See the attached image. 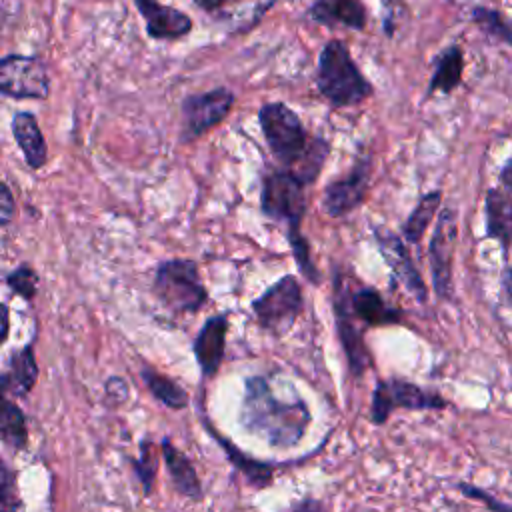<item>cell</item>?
I'll return each instance as SVG.
<instances>
[{"instance_id": "cell-1", "label": "cell", "mask_w": 512, "mask_h": 512, "mask_svg": "<svg viewBox=\"0 0 512 512\" xmlns=\"http://www.w3.org/2000/svg\"><path fill=\"white\" fill-rule=\"evenodd\" d=\"M308 420V410L298 398L292 402L278 400L268 380L260 376L246 380L242 422L250 432L274 446H292L302 438Z\"/></svg>"}, {"instance_id": "cell-2", "label": "cell", "mask_w": 512, "mask_h": 512, "mask_svg": "<svg viewBox=\"0 0 512 512\" xmlns=\"http://www.w3.org/2000/svg\"><path fill=\"white\" fill-rule=\"evenodd\" d=\"M318 88L334 106H354L372 94V86L356 68L348 48L340 40L328 42L318 58Z\"/></svg>"}, {"instance_id": "cell-3", "label": "cell", "mask_w": 512, "mask_h": 512, "mask_svg": "<svg viewBox=\"0 0 512 512\" xmlns=\"http://www.w3.org/2000/svg\"><path fill=\"white\" fill-rule=\"evenodd\" d=\"M258 118L272 154L282 164L292 166L308 146L300 118L282 102L264 104Z\"/></svg>"}, {"instance_id": "cell-4", "label": "cell", "mask_w": 512, "mask_h": 512, "mask_svg": "<svg viewBox=\"0 0 512 512\" xmlns=\"http://www.w3.org/2000/svg\"><path fill=\"white\" fill-rule=\"evenodd\" d=\"M156 292L176 312H196L206 302V290L190 260L164 262L156 272Z\"/></svg>"}, {"instance_id": "cell-5", "label": "cell", "mask_w": 512, "mask_h": 512, "mask_svg": "<svg viewBox=\"0 0 512 512\" xmlns=\"http://www.w3.org/2000/svg\"><path fill=\"white\" fill-rule=\"evenodd\" d=\"M252 308L262 328L276 336L286 334L302 308V290L298 280L294 276H284L258 296Z\"/></svg>"}, {"instance_id": "cell-6", "label": "cell", "mask_w": 512, "mask_h": 512, "mask_svg": "<svg viewBox=\"0 0 512 512\" xmlns=\"http://www.w3.org/2000/svg\"><path fill=\"white\" fill-rule=\"evenodd\" d=\"M306 208L304 184L288 170L272 172L262 184V210L274 220L288 222L290 230H298Z\"/></svg>"}, {"instance_id": "cell-7", "label": "cell", "mask_w": 512, "mask_h": 512, "mask_svg": "<svg viewBox=\"0 0 512 512\" xmlns=\"http://www.w3.org/2000/svg\"><path fill=\"white\" fill-rule=\"evenodd\" d=\"M446 402L442 396L422 390L420 386L404 380H384L376 386L372 398V422L382 424L392 410L408 408V410H430L444 408Z\"/></svg>"}, {"instance_id": "cell-8", "label": "cell", "mask_w": 512, "mask_h": 512, "mask_svg": "<svg viewBox=\"0 0 512 512\" xmlns=\"http://www.w3.org/2000/svg\"><path fill=\"white\" fill-rule=\"evenodd\" d=\"M48 86V74L40 60L28 56L0 60V92L14 98H44Z\"/></svg>"}, {"instance_id": "cell-9", "label": "cell", "mask_w": 512, "mask_h": 512, "mask_svg": "<svg viewBox=\"0 0 512 512\" xmlns=\"http://www.w3.org/2000/svg\"><path fill=\"white\" fill-rule=\"evenodd\" d=\"M234 94L226 88H216L204 94L186 98L182 106V124L186 138H198L212 126H216L230 112Z\"/></svg>"}, {"instance_id": "cell-10", "label": "cell", "mask_w": 512, "mask_h": 512, "mask_svg": "<svg viewBox=\"0 0 512 512\" xmlns=\"http://www.w3.org/2000/svg\"><path fill=\"white\" fill-rule=\"evenodd\" d=\"M456 242V216L452 210L440 214L436 232L430 242V268L434 288L442 298L452 294V256Z\"/></svg>"}, {"instance_id": "cell-11", "label": "cell", "mask_w": 512, "mask_h": 512, "mask_svg": "<svg viewBox=\"0 0 512 512\" xmlns=\"http://www.w3.org/2000/svg\"><path fill=\"white\" fill-rule=\"evenodd\" d=\"M368 178H370V164L360 162L344 180H336L330 184L324 192V210L330 216H344L352 212L368 190Z\"/></svg>"}, {"instance_id": "cell-12", "label": "cell", "mask_w": 512, "mask_h": 512, "mask_svg": "<svg viewBox=\"0 0 512 512\" xmlns=\"http://www.w3.org/2000/svg\"><path fill=\"white\" fill-rule=\"evenodd\" d=\"M376 240H378V246H380V252H382L384 260L388 262L392 272L398 276V280L408 288V292L414 294V298L426 300L424 282H422L416 266L412 264V260H410L404 244L400 242V238H396L394 234H388L384 230H378Z\"/></svg>"}, {"instance_id": "cell-13", "label": "cell", "mask_w": 512, "mask_h": 512, "mask_svg": "<svg viewBox=\"0 0 512 512\" xmlns=\"http://www.w3.org/2000/svg\"><path fill=\"white\" fill-rule=\"evenodd\" d=\"M346 306L352 318L360 320L366 326H384L400 320V312L388 306L386 300L380 296V292H376L374 288H358L346 298Z\"/></svg>"}, {"instance_id": "cell-14", "label": "cell", "mask_w": 512, "mask_h": 512, "mask_svg": "<svg viewBox=\"0 0 512 512\" xmlns=\"http://www.w3.org/2000/svg\"><path fill=\"white\" fill-rule=\"evenodd\" d=\"M228 320L226 316H212L200 330L194 352L196 360L204 372V376H212L218 372L222 356H224V342H226Z\"/></svg>"}, {"instance_id": "cell-15", "label": "cell", "mask_w": 512, "mask_h": 512, "mask_svg": "<svg viewBox=\"0 0 512 512\" xmlns=\"http://www.w3.org/2000/svg\"><path fill=\"white\" fill-rule=\"evenodd\" d=\"M136 4L148 22V34L154 38H180L192 28L186 14L162 6L158 0H136Z\"/></svg>"}, {"instance_id": "cell-16", "label": "cell", "mask_w": 512, "mask_h": 512, "mask_svg": "<svg viewBox=\"0 0 512 512\" xmlns=\"http://www.w3.org/2000/svg\"><path fill=\"white\" fill-rule=\"evenodd\" d=\"M308 14L328 26H346L362 30L366 24V10L360 0H316Z\"/></svg>"}, {"instance_id": "cell-17", "label": "cell", "mask_w": 512, "mask_h": 512, "mask_svg": "<svg viewBox=\"0 0 512 512\" xmlns=\"http://www.w3.org/2000/svg\"><path fill=\"white\" fill-rule=\"evenodd\" d=\"M336 318H338V330H340V338H342V346L346 350L348 356V364L352 368V372L360 374L364 372L366 364H368V352L366 346L362 342V334L346 306V296L342 290L336 292Z\"/></svg>"}, {"instance_id": "cell-18", "label": "cell", "mask_w": 512, "mask_h": 512, "mask_svg": "<svg viewBox=\"0 0 512 512\" xmlns=\"http://www.w3.org/2000/svg\"><path fill=\"white\" fill-rule=\"evenodd\" d=\"M12 132L20 144L30 168H40L46 162V144L32 114L20 112L12 120Z\"/></svg>"}, {"instance_id": "cell-19", "label": "cell", "mask_w": 512, "mask_h": 512, "mask_svg": "<svg viewBox=\"0 0 512 512\" xmlns=\"http://www.w3.org/2000/svg\"><path fill=\"white\" fill-rule=\"evenodd\" d=\"M162 454H164V460H166V468L174 480V486L180 494L188 496V498H194L198 500L202 496V488H200V482H198V476H196V470L194 466L190 464V460L170 444V440H164L162 442Z\"/></svg>"}, {"instance_id": "cell-20", "label": "cell", "mask_w": 512, "mask_h": 512, "mask_svg": "<svg viewBox=\"0 0 512 512\" xmlns=\"http://www.w3.org/2000/svg\"><path fill=\"white\" fill-rule=\"evenodd\" d=\"M462 68H464L462 50L458 46H450L448 50H444L436 62L434 76L430 80V92H442V94L452 92L460 84Z\"/></svg>"}, {"instance_id": "cell-21", "label": "cell", "mask_w": 512, "mask_h": 512, "mask_svg": "<svg viewBox=\"0 0 512 512\" xmlns=\"http://www.w3.org/2000/svg\"><path fill=\"white\" fill-rule=\"evenodd\" d=\"M486 210H488V234L502 240L512 242V202L492 188L486 196Z\"/></svg>"}, {"instance_id": "cell-22", "label": "cell", "mask_w": 512, "mask_h": 512, "mask_svg": "<svg viewBox=\"0 0 512 512\" xmlns=\"http://www.w3.org/2000/svg\"><path fill=\"white\" fill-rule=\"evenodd\" d=\"M0 438L14 448H22L26 444V422L16 404H12L0 392Z\"/></svg>"}, {"instance_id": "cell-23", "label": "cell", "mask_w": 512, "mask_h": 512, "mask_svg": "<svg viewBox=\"0 0 512 512\" xmlns=\"http://www.w3.org/2000/svg\"><path fill=\"white\" fill-rule=\"evenodd\" d=\"M36 372L38 370H36V362H34V352L28 346L12 358L10 372L4 378V382H6L4 386L16 394H26L36 382Z\"/></svg>"}, {"instance_id": "cell-24", "label": "cell", "mask_w": 512, "mask_h": 512, "mask_svg": "<svg viewBox=\"0 0 512 512\" xmlns=\"http://www.w3.org/2000/svg\"><path fill=\"white\" fill-rule=\"evenodd\" d=\"M440 206V192H430L426 196L420 198L418 206L412 210V214L408 216L406 224H404V236L408 238V242L418 244L426 226L432 222L436 210Z\"/></svg>"}, {"instance_id": "cell-25", "label": "cell", "mask_w": 512, "mask_h": 512, "mask_svg": "<svg viewBox=\"0 0 512 512\" xmlns=\"http://www.w3.org/2000/svg\"><path fill=\"white\" fill-rule=\"evenodd\" d=\"M326 154H328V144L324 140L316 138L306 146L302 156L292 164L294 170H288V172L294 174L302 184H308L318 176Z\"/></svg>"}, {"instance_id": "cell-26", "label": "cell", "mask_w": 512, "mask_h": 512, "mask_svg": "<svg viewBox=\"0 0 512 512\" xmlns=\"http://www.w3.org/2000/svg\"><path fill=\"white\" fill-rule=\"evenodd\" d=\"M142 376H144L150 392L160 402H164L166 406H170V408H184L188 404V394L174 380H170L168 376H162V374H158V372H154L150 368H146L142 372Z\"/></svg>"}, {"instance_id": "cell-27", "label": "cell", "mask_w": 512, "mask_h": 512, "mask_svg": "<svg viewBox=\"0 0 512 512\" xmlns=\"http://www.w3.org/2000/svg\"><path fill=\"white\" fill-rule=\"evenodd\" d=\"M472 20L492 38L506 42L512 46V24L498 12L492 8H484V6H476L472 10Z\"/></svg>"}, {"instance_id": "cell-28", "label": "cell", "mask_w": 512, "mask_h": 512, "mask_svg": "<svg viewBox=\"0 0 512 512\" xmlns=\"http://www.w3.org/2000/svg\"><path fill=\"white\" fill-rule=\"evenodd\" d=\"M214 436H216V434H214ZM216 438H218V436H216ZM218 440H220V444L224 446L226 454L230 456L232 464H236V468H240V470H242L252 482H256L258 486L268 484V480H270V476H272V468H270L268 464H262V462H256V460L244 456L242 452L236 450L234 444H228V442L222 440V438H218Z\"/></svg>"}, {"instance_id": "cell-29", "label": "cell", "mask_w": 512, "mask_h": 512, "mask_svg": "<svg viewBox=\"0 0 512 512\" xmlns=\"http://www.w3.org/2000/svg\"><path fill=\"white\" fill-rule=\"evenodd\" d=\"M290 244H292V250H294V258L302 270V274L308 278V280H314L318 282V272L316 268L312 266V260H310V250H308V242L300 236V230H290Z\"/></svg>"}, {"instance_id": "cell-30", "label": "cell", "mask_w": 512, "mask_h": 512, "mask_svg": "<svg viewBox=\"0 0 512 512\" xmlns=\"http://www.w3.org/2000/svg\"><path fill=\"white\" fill-rule=\"evenodd\" d=\"M18 502V488L14 472L0 460V504L6 508L16 506Z\"/></svg>"}, {"instance_id": "cell-31", "label": "cell", "mask_w": 512, "mask_h": 512, "mask_svg": "<svg viewBox=\"0 0 512 512\" xmlns=\"http://www.w3.org/2000/svg\"><path fill=\"white\" fill-rule=\"evenodd\" d=\"M136 472H138L144 488L150 490V484L156 474V458L152 452V444H142V454H140V460L136 462Z\"/></svg>"}, {"instance_id": "cell-32", "label": "cell", "mask_w": 512, "mask_h": 512, "mask_svg": "<svg viewBox=\"0 0 512 512\" xmlns=\"http://www.w3.org/2000/svg\"><path fill=\"white\" fill-rule=\"evenodd\" d=\"M8 284L12 286V290L22 294L24 298H32L34 296V288H36V276H34V272L30 268H20L14 274H10Z\"/></svg>"}, {"instance_id": "cell-33", "label": "cell", "mask_w": 512, "mask_h": 512, "mask_svg": "<svg viewBox=\"0 0 512 512\" xmlns=\"http://www.w3.org/2000/svg\"><path fill=\"white\" fill-rule=\"evenodd\" d=\"M460 490L468 496V498H474V500H480V502H484L492 512H512V506H508V504H502V502H498L496 498H492L490 494H486L484 490H480V488H476V486H468V484H460Z\"/></svg>"}, {"instance_id": "cell-34", "label": "cell", "mask_w": 512, "mask_h": 512, "mask_svg": "<svg viewBox=\"0 0 512 512\" xmlns=\"http://www.w3.org/2000/svg\"><path fill=\"white\" fill-rule=\"evenodd\" d=\"M12 212H14L12 194H10V190L4 184H0V226L10 220Z\"/></svg>"}, {"instance_id": "cell-35", "label": "cell", "mask_w": 512, "mask_h": 512, "mask_svg": "<svg viewBox=\"0 0 512 512\" xmlns=\"http://www.w3.org/2000/svg\"><path fill=\"white\" fill-rule=\"evenodd\" d=\"M496 190H498L500 194H504V196L512 202V160L502 168Z\"/></svg>"}, {"instance_id": "cell-36", "label": "cell", "mask_w": 512, "mask_h": 512, "mask_svg": "<svg viewBox=\"0 0 512 512\" xmlns=\"http://www.w3.org/2000/svg\"><path fill=\"white\" fill-rule=\"evenodd\" d=\"M8 336V308L0 304V342H4Z\"/></svg>"}, {"instance_id": "cell-37", "label": "cell", "mask_w": 512, "mask_h": 512, "mask_svg": "<svg viewBox=\"0 0 512 512\" xmlns=\"http://www.w3.org/2000/svg\"><path fill=\"white\" fill-rule=\"evenodd\" d=\"M196 4H200L202 8H206V10H214V8H220L226 0H194Z\"/></svg>"}, {"instance_id": "cell-38", "label": "cell", "mask_w": 512, "mask_h": 512, "mask_svg": "<svg viewBox=\"0 0 512 512\" xmlns=\"http://www.w3.org/2000/svg\"><path fill=\"white\" fill-rule=\"evenodd\" d=\"M504 286H506V292H508V296H510V300H512V270L506 274Z\"/></svg>"}, {"instance_id": "cell-39", "label": "cell", "mask_w": 512, "mask_h": 512, "mask_svg": "<svg viewBox=\"0 0 512 512\" xmlns=\"http://www.w3.org/2000/svg\"><path fill=\"white\" fill-rule=\"evenodd\" d=\"M0 512H10V510H0Z\"/></svg>"}]
</instances>
